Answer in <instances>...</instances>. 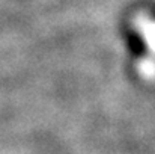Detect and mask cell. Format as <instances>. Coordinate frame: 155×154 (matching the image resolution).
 <instances>
[{"mask_svg": "<svg viewBox=\"0 0 155 154\" xmlns=\"http://www.w3.org/2000/svg\"><path fill=\"white\" fill-rule=\"evenodd\" d=\"M136 30L140 33L149 51L155 56V20L148 15H140L136 20Z\"/></svg>", "mask_w": 155, "mask_h": 154, "instance_id": "obj_1", "label": "cell"}, {"mask_svg": "<svg viewBox=\"0 0 155 154\" xmlns=\"http://www.w3.org/2000/svg\"><path fill=\"white\" fill-rule=\"evenodd\" d=\"M139 68H140V74L143 77H155V59L154 57L143 59V62H140Z\"/></svg>", "mask_w": 155, "mask_h": 154, "instance_id": "obj_2", "label": "cell"}]
</instances>
